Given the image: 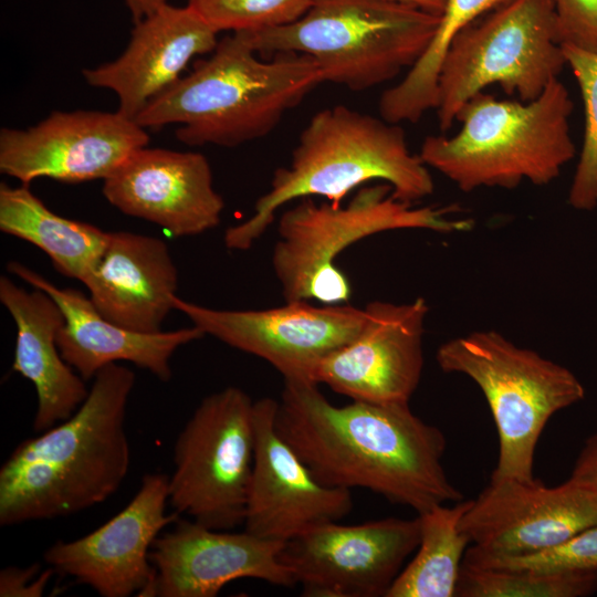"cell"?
<instances>
[{
	"label": "cell",
	"mask_w": 597,
	"mask_h": 597,
	"mask_svg": "<svg viewBox=\"0 0 597 597\" xmlns=\"http://www.w3.org/2000/svg\"><path fill=\"white\" fill-rule=\"evenodd\" d=\"M148 144L147 129L118 111H54L28 128H1L0 171L28 186L105 180Z\"/></svg>",
	"instance_id": "obj_13"
},
{
	"label": "cell",
	"mask_w": 597,
	"mask_h": 597,
	"mask_svg": "<svg viewBox=\"0 0 597 597\" xmlns=\"http://www.w3.org/2000/svg\"><path fill=\"white\" fill-rule=\"evenodd\" d=\"M314 0H188L218 33L253 31L290 24L300 19Z\"/></svg>",
	"instance_id": "obj_29"
},
{
	"label": "cell",
	"mask_w": 597,
	"mask_h": 597,
	"mask_svg": "<svg viewBox=\"0 0 597 597\" xmlns=\"http://www.w3.org/2000/svg\"><path fill=\"white\" fill-rule=\"evenodd\" d=\"M254 400L238 387L205 397L174 447L168 503L221 531L242 525L254 458Z\"/></svg>",
	"instance_id": "obj_10"
},
{
	"label": "cell",
	"mask_w": 597,
	"mask_h": 597,
	"mask_svg": "<svg viewBox=\"0 0 597 597\" xmlns=\"http://www.w3.org/2000/svg\"><path fill=\"white\" fill-rule=\"evenodd\" d=\"M375 180L388 184L396 199L411 205L434 189L428 166L410 151L399 124L344 105L321 109L301 132L290 166L274 171L253 213L226 230L224 244L248 250L287 202L315 196L341 206L352 190Z\"/></svg>",
	"instance_id": "obj_4"
},
{
	"label": "cell",
	"mask_w": 597,
	"mask_h": 597,
	"mask_svg": "<svg viewBox=\"0 0 597 597\" xmlns=\"http://www.w3.org/2000/svg\"><path fill=\"white\" fill-rule=\"evenodd\" d=\"M7 269L32 287L48 293L60 306L64 325L57 334L63 359L86 381L105 366L129 362L161 381L171 378L170 358L184 345L205 336L197 326L144 334L105 318L88 296L72 287H59L34 270L11 261Z\"/></svg>",
	"instance_id": "obj_21"
},
{
	"label": "cell",
	"mask_w": 597,
	"mask_h": 597,
	"mask_svg": "<svg viewBox=\"0 0 597 597\" xmlns=\"http://www.w3.org/2000/svg\"><path fill=\"white\" fill-rule=\"evenodd\" d=\"M394 1L411 4L434 14H441L446 7L447 0H394Z\"/></svg>",
	"instance_id": "obj_35"
},
{
	"label": "cell",
	"mask_w": 597,
	"mask_h": 597,
	"mask_svg": "<svg viewBox=\"0 0 597 597\" xmlns=\"http://www.w3.org/2000/svg\"><path fill=\"white\" fill-rule=\"evenodd\" d=\"M510 0H447L439 27L426 51L397 85L380 96L384 112L397 122H418L437 107L438 77L454 36L482 14Z\"/></svg>",
	"instance_id": "obj_26"
},
{
	"label": "cell",
	"mask_w": 597,
	"mask_h": 597,
	"mask_svg": "<svg viewBox=\"0 0 597 597\" xmlns=\"http://www.w3.org/2000/svg\"><path fill=\"white\" fill-rule=\"evenodd\" d=\"M134 24L118 57L82 73L88 85L112 91L117 111L135 121L181 77L192 57L211 53L219 40L218 32L188 4L167 3Z\"/></svg>",
	"instance_id": "obj_20"
},
{
	"label": "cell",
	"mask_w": 597,
	"mask_h": 597,
	"mask_svg": "<svg viewBox=\"0 0 597 597\" xmlns=\"http://www.w3.org/2000/svg\"><path fill=\"white\" fill-rule=\"evenodd\" d=\"M169 476L148 473L130 502L106 523L73 541H56L43 559L55 573L102 597H153L155 540L178 515L166 514Z\"/></svg>",
	"instance_id": "obj_15"
},
{
	"label": "cell",
	"mask_w": 597,
	"mask_h": 597,
	"mask_svg": "<svg viewBox=\"0 0 597 597\" xmlns=\"http://www.w3.org/2000/svg\"><path fill=\"white\" fill-rule=\"evenodd\" d=\"M102 192L123 213L153 222L175 238L216 228L224 208L208 159L195 151L144 146L103 180Z\"/></svg>",
	"instance_id": "obj_19"
},
{
	"label": "cell",
	"mask_w": 597,
	"mask_h": 597,
	"mask_svg": "<svg viewBox=\"0 0 597 597\" xmlns=\"http://www.w3.org/2000/svg\"><path fill=\"white\" fill-rule=\"evenodd\" d=\"M569 478L597 495V432L586 439Z\"/></svg>",
	"instance_id": "obj_33"
},
{
	"label": "cell",
	"mask_w": 597,
	"mask_h": 597,
	"mask_svg": "<svg viewBox=\"0 0 597 597\" xmlns=\"http://www.w3.org/2000/svg\"><path fill=\"white\" fill-rule=\"evenodd\" d=\"M277 400L254 401V458L244 530L286 542L315 526L341 521L353 509L348 489L320 481L275 426Z\"/></svg>",
	"instance_id": "obj_16"
},
{
	"label": "cell",
	"mask_w": 597,
	"mask_h": 597,
	"mask_svg": "<svg viewBox=\"0 0 597 597\" xmlns=\"http://www.w3.org/2000/svg\"><path fill=\"white\" fill-rule=\"evenodd\" d=\"M53 573L51 567L41 570L38 564L22 568L8 566L0 573V596L41 597Z\"/></svg>",
	"instance_id": "obj_32"
},
{
	"label": "cell",
	"mask_w": 597,
	"mask_h": 597,
	"mask_svg": "<svg viewBox=\"0 0 597 597\" xmlns=\"http://www.w3.org/2000/svg\"><path fill=\"white\" fill-rule=\"evenodd\" d=\"M135 374L102 368L66 420L20 442L0 469V525L76 514L112 496L126 478V408Z\"/></svg>",
	"instance_id": "obj_2"
},
{
	"label": "cell",
	"mask_w": 597,
	"mask_h": 597,
	"mask_svg": "<svg viewBox=\"0 0 597 597\" xmlns=\"http://www.w3.org/2000/svg\"><path fill=\"white\" fill-rule=\"evenodd\" d=\"M440 17L394 0H314L290 24L239 33L256 53L308 55L323 82L362 92L410 69L431 42Z\"/></svg>",
	"instance_id": "obj_6"
},
{
	"label": "cell",
	"mask_w": 597,
	"mask_h": 597,
	"mask_svg": "<svg viewBox=\"0 0 597 597\" xmlns=\"http://www.w3.org/2000/svg\"><path fill=\"white\" fill-rule=\"evenodd\" d=\"M596 524L597 495L570 478L555 486L491 478L460 521L469 548L491 557L541 553Z\"/></svg>",
	"instance_id": "obj_14"
},
{
	"label": "cell",
	"mask_w": 597,
	"mask_h": 597,
	"mask_svg": "<svg viewBox=\"0 0 597 597\" xmlns=\"http://www.w3.org/2000/svg\"><path fill=\"white\" fill-rule=\"evenodd\" d=\"M134 23L167 4V0H124Z\"/></svg>",
	"instance_id": "obj_34"
},
{
	"label": "cell",
	"mask_w": 597,
	"mask_h": 597,
	"mask_svg": "<svg viewBox=\"0 0 597 597\" xmlns=\"http://www.w3.org/2000/svg\"><path fill=\"white\" fill-rule=\"evenodd\" d=\"M0 302L17 326L12 370L30 380L38 406L33 430L42 432L69 419L84 402L90 389L63 359L57 334L64 315L44 291H27L10 277H0Z\"/></svg>",
	"instance_id": "obj_23"
},
{
	"label": "cell",
	"mask_w": 597,
	"mask_h": 597,
	"mask_svg": "<svg viewBox=\"0 0 597 597\" xmlns=\"http://www.w3.org/2000/svg\"><path fill=\"white\" fill-rule=\"evenodd\" d=\"M566 64L552 0H510L461 30L438 77L437 118L449 130L461 107L492 84L537 98Z\"/></svg>",
	"instance_id": "obj_9"
},
{
	"label": "cell",
	"mask_w": 597,
	"mask_h": 597,
	"mask_svg": "<svg viewBox=\"0 0 597 597\" xmlns=\"http://www.w3.org/2000/svg\"><path fill=\"white\" fill-rule=\"evenodd\" d=\"M82 283L105 318L134 332L155 334L174 310L178 271L161 239L116 231L108 232Z\"/></svg>",
	"instance_id": "obj_22"
},
{
	"label": "cell",
	"mask_w": 597,
	"mask_h": 597,
	"mask_svg": "<svg viewBox=\"0 0 597 597\" xmlns=\"http://www.w3.org/2000/svg\"><path fill=\"white\" fill-rule=\"evenodd\" d=\"M462 564L472 567L542 572L597 568V524L555 547L532 555L491 557L478 554L468 547Z\"/></svg>",
	"instance_id": "obj_30"
},
{
	"label": "cell",
	"mask_w": 597,
	"mask_h": 597,
	"mask_svg": "<svg viewBox=\"0 0 597 597\" xmlns=\"http://www.w3.org/2000/svg\"><path fill=\"white\" fill-rule=\"evenodd\" d=\"M562 46L585 105L584 142L568 202L576 210L589 211L597 207V53Z\"/></svg>",
	"instance_id": "obj_28"
},
{
	"label": "cell",
	"mask_w": 597,
	"mask_h": 597,
	"mask_svg": "<svg viewBox=\"0 0 597 597\" xmlns=\"http://www.w3.org/2000/svg\"><path fill=\"white\" fill-rule=\"evenodd\" d=\"M451 209L413 207L396 199L386 182L359 189L346 206L302 198L282 212L272 253V268L285 302L348 303L352 286L336 265L350 244L376 233L425 229L440 233L465 231L470 220L451 217Z\"/></svg>",
	"instance_id": "obj_7"
},
{
	"label": "cell",
	"mask_w": 597,
	"mask_h": 597,
	"mask_svg": "<svg viewBox=\"0 0 597 597\" xmlns=\"http://www.w3.org/2000/svg\"><path fill=\"white\" fill-rule=\"evenodd\" d=\"M561 45L597 53V0H552Z\"/></svg>",
	"instance_id": "obj_31"
},
{
	"label": "cell",
	"mask_w": 597,
	"mask_h": 597,
	"mask_svg": "<svg viewBox=\"0 0 597 597\" xmlns=\"http://www.w3.org/2000/svg\"><path fill=\"white\" fill-rule=\"evenodd\" d=\"M597 590V568L528 570L462 564L458 597H585Z\"/></svg>",
	"instance_id": "obj_27"
},
{
	"label": "cell",
	"mask_w": 597,
	"mask_h": 597,
	"mask_svg": "<svg viewBox=\"0 0 597 597\" xmlns=\"http://www.w3.org/2000/svg\"><path fill=\"white\" fill-rule=\"evenodd\" d=\"M573 107L558 78L530 102L480 92L459 111L460 132L427 136L419 156L464 192L481 187L512 189L524 180L547 185L575 156L569 129Z\"/></svg>",
	"instance_id": "obj_5"
},
{
	"label": "cell",
	"mask_w": 597,
	"mask_h": 597,
	"mask_svg": "<svg viewBox=\"0 0 597 597\" xmlns=\"http://www.w3.org/2000/svg\"><path fill=\"white\" fill-rule=\"evenodd\" d=\"M283 544L245 530H212L177 519L172 530L158 535L149 553L155 568L153 597H214L240 578L294 586L291 570L280 559Z\"/></svg>",
	"instance_id": "obj_18"
},
{
	"label": "cell",
	"mask_w": 597,
	"mask_h": 597,
	"mask_svg": "<svg viewBox=\"0 0 597 597\" xmlns=\"http://www.w3.org/2000/svg\"><path fill=\"white\" fill-rule=\"evenodd\" d=\"M367 320L349 343L322 358L313 383L352 400L409 404L423 369V334L429 306L423 297L367 304Z\"/></svg>",
	"instance_id": "obj_17"
},
{
	"label": "cell",
	"mask_w": 597,
	"mask_h": 597,
	"mask_svg": "<svg viewBox=\"0 0 597 597\" xmlns=\"http://www.w3.org/2000/svg\"><path fill=\"white\" fill-rule=\"evenodd\" d=\"M329 522L286 542L281 562L307 597H380L416 551L420 520L387 517L357 525Z\"/></svg>",
	"instance_id": "obj_12"
},
{
	"label": "cell",
	"mask_w": 597,
	"mask_h": 597,
	"mask_svg": "<svg viewBox=\"0 0 597 597\" xmlns=\"http://www.w3.org/2000/svg\"><path fill=\"white\" fill-rule=\"evenodd\" d=\"M172 305L205 335L264 359L284 380L312 381L317 363L353 341L367 320L366 307L349 303L313 305L291 301L266 310L231 311L206 307L175 295Z\"/></svg>",
	"instance_id": "obj_11"
},
{
	"label": "cell",
	"mask_w": 597,
	"mask_h": 597,
	"mask_svg": "<svg viewBox=\"0 0 597 597\" xmlns=\"http://www.w3.org/2000/svg\"><path fill=\"white\" fill-rule=\"evenodd\" d=\"M0 230L42 250L55 270L83 281L103 251L108 232L51 211L28 185H0Z\"/></svg>",
	"instance_id": "obj_24"
},
{
	"label": "cell",
	"mask_w": 597,
	"mask_h": 597,
	"mask_svg": "<svg viewBox=\"0 0 597 597\" xmlns=\"http://www.w3.org/2000/svg\"><path fill=\"white\" fill-rule=\"evenodd\" d=\"M470 500L437 505L418 514L420 540L386 597H453L468 545L460 521Z\"/></svg>",
	"instance_id": "obj_25"
},
{
	"label": "cell",
	"mask_w": 597,
	"mask_h": 597,
	"mask_svg": "<svg viewBox=\"0 0 597 597\" xmlns=\"http://www.w3.org/2000/svg\"><path fill=\"white\" fill-rule=\"evenodd\" d=\"M275 426L327 485L370 490L417 514L463 498L442 464L444 434L409 404L336 406L315 383L284 380Z\"/></svg>",
	"instance_id": "obj_1"
},
{
	"label": "cell",
	"mask_w": 597,
	"mask_h": 597,
	"mask_svg": "<svg viewBox=\"0 0 597 597\" xmlns=\"http://www.w3.org/2000/svg\"><path fill=\"white\" fill-rule=\"evenodd\" d=\"M436 359L444 373L472 379L488 401L499 437L491 478L534 479V453L548 420L585 398L579 379L495 331L452 338L440 345Z\"/></svg>",
	"instance_id": "obj_8"
},
{
	"label": "cell",
	"mask_w": 597,
	"mask_h": 597,
	"mask_svg": "<svg viewBox=\"0 0 597 597\" xmlns=\"http://www.w3.org/2000/svg\"><path fill=\"white\" fill-rule=\"evenodd\" d=\"M321 83L308 55L282 52L263 61L232 32L135 122L145 129L178 124L176 138L188 146L238 147L269 135Z\"/></svg>",
	"instance_id": "obj_3"
}]
</instances>
